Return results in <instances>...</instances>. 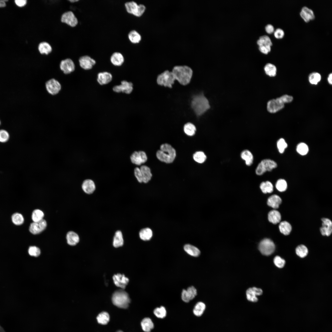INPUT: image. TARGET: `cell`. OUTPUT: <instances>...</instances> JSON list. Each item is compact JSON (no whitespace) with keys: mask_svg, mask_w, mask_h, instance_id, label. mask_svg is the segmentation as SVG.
I'll return each instance as SVG.
<instances>
[{"mask_svg":"<svg viewBox=\"0 0 332 332\" xmlns=\"http://www.w3.org/2000/svg\"><path fill=\"white\" fill-rule=\"evenodd\" d=\"M175 80L181 85H185L189 83L192 75V69L187 65H177L172 69Z\"/></svg>","mask_w":332,"mask_h":332,"instance_id":"obj_1","label":"cell"},{"mask_svg":"<svg viewBox=\"0 0 332 332\" xmlns=\"http://www.w3.org/2000/svg\"><path fill=\"white\" fill-rule=\"evenodd\" d=\"M191 106L195 113L198 116L203 114L210 108L208 100L203 93L193 97Z\"/></svg>","mask_w":332,"mask_h":332,"instance_id":"obj_2","label":"cell"},{"mask_svg":"<svg viewBox=\"0 0 332 332\" xmlns=\"http://www.w3.org/2000/svg\"><path fill=\"white\" fill-rule=\"evenodd\" d=\"M175 149L169 144H163L160 146V150L156 153L157 158L161 162L166 163L172 162L176 157Z\"/></svg>","mask_w":332,"mask_h":332,"instance_id":"obj_3","label":"cell"},{"mask_svg":"<svg viewBox=\"0 0 332 332\" xmlns=\"http://www.w3.org/2000/svg\"><path fill=\"white\" fill-rule=\"evenodd\" d=\"M130 300L128 294L122 289L116 291L112 297L113 303L117 306L121 308H127Z\"/></svg>","mask_w":332,"mask_h":332,"instance_id":"obj_4","label":"cell"},{"mask_svg":"<svg viewBox=\"0 0 332 332\" xmlns=\"http://www.w3.org/2000/svg\"><path fill=\"white\" fill-rule=\"evenodd\" d=\"M124 6L128 13L137 17L141 16L146 10V7L144 5L138 4L136 2L133 1L125 2Z\"/></svg>","mask_w":332,"mask_h":332,"instance_id":"obj_5","label":"cell"},{"mask_svg":"<svg viewBox=\"0 0 332 332\" xmlns=\"http://www.w3.org/2000/svg\"><path fill=\"white\" fill-rule=\"evenodd\" d=\"M277 165L274 161L270 159L262 160L258 164L255 170L256 174L261 176L267 171H271L277 167Z\"/></svg>","mask_w":332,"mask_h":332,"instance_id":"obj_6","label":"cell"},{"mask_svg":"<svg viewBox=\"0 0 332 332\" xmlns=\"http://www.w3.org/2000/svg\"><path fill=\"white\" fill-rule=\"evenodd\" d=\"M175 80L172 72L166 70L158 75L156 81L159 85L172 88Z\"/></svg>","mask_w":332,"mask_h":332,"instance_id":"obj_7","label":"cell"},{"mask_svg":"<svg viewBox=\"0 0 332 332\" xmlns=\"http://www.w3.org/2000/svg\"><path fill=\"white\" fill-rule=\"evenodd\" d=\"M259 249L263 255H269L274 251L275 246L272 240L270 239L266 238L263 239L259 243Z\"/></svg>","mask_w":332,"mask_h":332,"instance_id":"obj_8","label":"cell"},{"mask_svg":"<svg viewBox=\"0 0 332 332\" xmlns=\"http://www.w3.org/2000/svg\"><path fill=\"white\" fill-rule=\"evenodd\" d=\"M130 159L132 164L138 166L146 162L148 158L145 151L140 150L133 152L130 156Z\"/></svg>","mask_w":332,"mask_h":332,"instance_id":"obj_9","label":"cell"},{"mask_svg":"<svg viewBox=\"0 0 332 332\" xmlns=\"http://www.w3.org/2000/svg\"><path fill=\"white\" fill-rule=\"evenodd\" d=\"M282 97L269 101L267 104V109L271 113H275L281 110L285 104Z\"/></svg>","mask_w":332,"mask_h":332,"instance_id":"obj_10","label":"cell"},{"mask_svg":"<svg viewBox=\"0 0 332 332\" xmlns=\"http://www.w3.org/2000/svg\"><path fill=\"white\" fill-rule=\"evenodd\" d=\"M133 89L132 83L123 80L121 82L120 85L114 86L113 88V90L116 93H122L128 94L132 92Z\"/></svg>","mask_w":332,"mask_h":332,"instance_id":"obj_11","label":"cell"},{"mask_svg":"<svg viewBox=\"0 0 332 332\" xmlns=\"http://www.w3.org/2000/svg\"><path fill=\"white\" fill-rule=\"evenodd\" d=\"M45 86L48 93L53 95L58 93L61 89V85L60 83L53 78L47 81L45 83Z\"/></svg>","mask_w":332,"mask_h":332,"instance_id":"obj_12","label":"cell"},{"mask_svg":"<svg viewBox=\"0 0 332 332\" xmlns=\"http://www.w3.org/2000/svg\"><path fill=\"white\" fill-rule=\"evenodd\" d=\"M47 226L46 221L44 219L37 222H33L30 226L29 230L30 233L35 235L43 231Z\"/></svg>","mask_w":332,"mask_h":332,"instance_id":"obj_13","label":"cell"},{"mask_svg":"<svg viewBox=\"0 0 332 332\" xmlns=\"http://www.w3.org/2000/svg\"><path fill=\"white\" fill-rule=\"evenodd\" d=\"M79 62L81 67L85 70L92 69L96 64V61L88 55L80 57L79 59Z\"/></svg>","mask_w":332,"mask_h":332,"instance_id":"obj_14","label":"cell"},{"mask_svg":"<svg viewBox=\"0 0 332 332\" xmlns=\"http://www.w3.org/2000/svg\"><path fill=\"white\" fill-rule=\"evenodd\" d=\"M262 293L263 290L260 288L256 287L250 288L246 291L247 298L250 302H256L258 300L257 296L261 295Z\"/></svg>","mask_w":332,"mask_h":332,"instance_id":"obj_15","label":"cell"},{"mask_svg":"<svg viewBox=\"0 0 332 332\" xmlns=\"http://www.w3.org/2000/svg\"><path fill=\"white\" fill-rule=\"evenodd\" d=\"M61 21L72 27L75 26L78 23L77 18L71 11L64 13L61 16Z\"/></svg>","mask_w":332,"mask_h":332,"instance_id":"obj_16","label":"cell"},{"mask_svg":"<svg viewBox=\"0 0 332 332\" xmlns=\"http://www.w3.org/2000/svg\"><path fill=\"white\" fill-rule=\"evenodd\" d=\"M61 69L65 74H69L74 71L75 65L73 61L70 58L62 60L60 65Z\"/></svg>","mask_w":332,"mask_h":332,"instance_id":"obj_17","label":"cell"},{"mask_svg":"<svg viewBox=\"0 0 332 332\" xmlns=\"http://www.w3.org/2000/svg\"><path fill=\"white\" fill-rule=\"evenodd\" d=\"M197 294L196 289L193 286H191L188 287L186 290H183L181 293V298L184 302H188L193 299Z\"/></svg>","mask_w":332,"mask_h":332,"instance_id":"obj_18","label":"cell"},{"mask_svg":"<svg viewBox=\"0 0 332 332\" xmlns=\"http://www.w3.org/2000/svg\"><path fill=\"white\" fill-rule=\"evenodd\" d=\"M113 279L115 284L117 287L124 289L128 284L129 280L123 274H118L114 275Z\"/></svg>","mask_w":332,"mask_h":332,"instance_id":"obj_19","label":"cell"},{"mask_svg":"<svg viewBox=\"0 0 332 332\" xmlns=\"http://www.w3.org/2000/svg\"><path fill=\"white\" fill-rule=\"evenodd\" d=\"M322 226L320 228L322 235L327 236H330L332 232V223L329 219L326 218L322 219Z\"/></svg>","mask_w":332,"mask_h":332,"instance_id":"obj_20","label":"cell"},{"mask_svg":"<svg viewBox=\"0 0 332 332\" xmlns=\"http://www.w3.org/2000/svg\"><path fill=\"white\" fill-rule=\"evenodd\" d=\"M112 74L107 71L99 72L97 75V82L101 85L109 84L112 81Z\"/></svg>","mask_w":332,"mask_h":332,"instance_id":"obj_21","label":"cell"},{"mask_svg":"<svg viewBox=\"0 0 332 332\" xmlns=\"http://www.w3.org/2000/svg\"><path fill=\"white\" fill-rule=\"evenodd\" d=\"M110 60L111 63L114 66H120L124 63V58L121 53L119 52H115L111 55Z\"/></svg>","mask_w":332,"mask_h":332,"instance_id":"obj_22","label":"cell"},{"mask_svg":"<svg viewBox=\"0 0 332 332\" xmlns=\"http://www.w3.org/2000/svg\"><path fill=\"white\" fill-rule=\"evenodd\" d=\"M300 14L304 21L306 22L314 19L315 17L313 10L306 6L302 8Z\"/></svg>","mask_w":332,"mask_h":332,"instance_id":"obj_23","label":"cell"},{"mask_svg":"<svg viewBox=\"0 0 332 332\" xmlns=\"http://www.w3.org/2000/svg\"><path fill=\"white\" fill-rule=\"evenodd\" d=\"M81 187L83 191L87 194H91L93 193L96 187L93 180L89 179H85L83 181Z\"/></svg>","mask_w":332,"mask_h":332,"instance_id":"obj_24","label":"cell"},{"mask_svg":"<svg viewBox=\"0 0 332 332\" xmlns=\"http://www.w3.org/2000/svg\"><path fill=\"white\" fill-rule=\"evenodd\" d=\"M142 177V182L147 183L151 180L152 177L150 168L145 165H142L140 167Z\"/></svg>","mask_w":332,"mask_h":332,"instance_id":"obj_25","label":"cell"},{"mask_svg":"<svg viewBox=\"0 0 332 332\" xmlns=\"http://www.w3.org/2000/svg\"><path fill=\"white\" fill-rule=\"evenodd\" d=\"M240 155L241 158L245 161L246 165L249 166L252 165L254 161V156L250 150L248 149L243 150Z\"/></svg>","mask_w":332,"mask_h":332,"instance_id":"obj_26","label":"cell"},{"mask_svg":"<svg viewBox=\"0 0 332 332\" xmlns=\"http://www.w3.org/2000/svg\"><path fill=\"white\" fill-rule=\"evenodd\" d=\"M281 202L282 200L279 196L276 195H273L268 198L267 204L272 208L276 209L279 208Z\"/></svg>","mask_w":332,"mask_h":332,"instance_id":"obj_27","label":"cell"},{"mask_svg":"<svg viewBox=\"0 0 332 332\" xmlns=\"http://www.w3.org/2000/svg\"><path fill=\"white\" fill-rule=\"evenodd\" d=\"M128 38L131 43L136 44L140 42L142 37L140 34L137 31L133 30L130 31L128 33Z\"/></svg>","mask_w":332,"mask_h":332,"instance_id":"obj_28","label":"cell"},{"mask_svg":"<svg viewBox=\"0 0 332 332\" xmlns=\"http://www.w3.org/2000/svg\"><path fill=\"white\" fill-rule=\"evenodd\" d=\"M268 219L271 223L276 224L280 222L281 219V215L279 212L275 210L270 211L268 214Z\"/></svg>","mask_w":332,"mask_h":332,"instance_id":"obj_29","label":"cell"},{"mask_svg":"<svg viewBox=\"0 0 332 332\" xmlns=\"http://www.w3.org/2000/svg\"><path fill=\"white\" fill-rule=\"evenodd\" d=\"M66 239L68 244L71 246L75 245L79 241L78 235L73 231L68 232L66 235Z\"/></svg>","mask_w":332,"mask_h":332,"instance_id":"obj_30","label":"cell"},{"mask_svg":"<svg viewBox=\"0 0 332 332\" xmlns=\"http://www.w3.org/2000/svg\"><path fill=\"white\" fill-rule=\"evenodd\" d=\"M184 249L186 253L192 256H198L200 254V250L197 247L190 244L185 245Z\"/></svg>","mask_w":332,"mask_h":332,"instance_id":"obj_31","label":"cell"},{"mask_svg":"<svg viewBox=\"0 0 332 332\" xmlns=\"http://www.w3.org/2000/svg\"><path fill=\"white\" fill-rule=\"evenodd\" d=\"M124 243L122 233L120 231H117L114 237L113 244L116 248L122 246Z\"/></svg>","mask_w":332,"mask_h":332,"instance_id":"obj_32","label":"cell"},{"mask_svg":"<svg viewBox=\"0 0 332 332\" xmlns=\"http://www.w3.org/2000/svg\"><path fill=\"white\" fill-rule=\"evenodd\" d=\"M141 324L143 330L145 332H150L154 327L152 322L148 318H144L141 321Z\"/></svg>","mask_w":332,"mask_h":332,"instance_id":"obj_33","label":"cell"},{"mask_svg":"<svg viewBox=\"0 0 332 332\" xmlns=\"http://www.w3.org/2000/svg\"><path fill=\"white\" fill-rule=\"evenodd\" d=\"M264 69L265 73L271 77H275L276 75L277 68L274 64L271 63H267L264 66Z\"/></svg>","mask_w":332,"mask_h":332,"instance_id":"obj_34","label":"cell"},{"mask_svg":"<svg viewBox=\"0 0 332 332\" xmlns=\"http://www.w3.org/2000/svg\"><path fill=\"white\" fill-rule=\"evenodd\" d=\"M279 228L281 232L285 235H289L292 229L290 224L286 221L281 222L279 225Z\"/></svg>","mask_w":332,"mask_h":332,"instance_id":"obj_35","label":"cell"},{"mask_svg":"<svg viewBox=\"0 0 332 332\" xmlns=\"http://www.w3.org/2000/svg\"><path fill=\"white\" fill-rule=\"evenodd\" d=\"M152 236V230L149 228H146L141 229L139 232L140 238L144 241L149 240Z\"/></svg>","mask_w":332,"mask_h":332,"instance_id":"obj_36","label":"cell"},{"mask_svg":"<svg viewBox=\"0 0 332 332\" xmlns=\"http://www.w3.org/2000/svg\"><path fill=\"white\" fill-rule=\"evenodd\" d=\"M206 305L203 302H199L195 306L193 310L194 314L197 316H200L204 313Z\"/></svg>","mask_w":332,"mask_h":332,"instance_id":"obj_37","label":"cell"},{"mask_svg":"<svg viewBox=\"0 0 332 332\" xmlns=\"http://www.w3.org/2000/svg\"><path fill=\"white\" fill-rule=\"evenodd\" d=\"M11 219L13 223L17 226L22 225L24 221L23 215L18 212L13 214L11 216Z\"/></svg>","mask_w":332,"mask_h":332,"instance_id":"obj_38","label":"cell"},{"mask_svg":"<svg viewBox=\"0 0 332 332\" xmlns=\"http://www.w3.org/2000/svg\"><path fill=\"white\" fill-rule=\"evenodd\" d=\"M262 191L264 193H271L273 191V186L270 181H267L262 182L260 185Z\"/></svg>","mask_w":332,"mask_h":332,"instance_id":"obj_39","label":"cell"},{"mask_svg":"<svg viewBox=\"0 0 332 332\" xmlns=\"http://www.w3.org/2000/svg\"><path fill=\"white\" fill-rule=\"evenodd\" d=\"M38 49L41 53H45L46 54L50 53L52 50L51 45L46 42H43L40 43L38 45Z\"/></svg>","mask_w":332,"mask_h":332,"instance_id":"obj_40","label":"cell"},{"mask_svg":"<svg viewBox=\"0 0 332 332\" xmlns=\"http://www.w3.org/2000/svg\"><path fill=\"white\" fill-rule=\"evenodd\" d=\"M184 131L186 135L191 136L195 134L196 128L193 124L188 122L184 124Z\"/></svg>","mask_w":332,"mask_h":332,"instance_id":"obj_41","label":"cell"},{"mask_svg":"<svg viewBox=\"0 0 332 332\" xmlns=\"http://www.w3.org/2000/svg\"><path fill=\"white\" fill-rule=\"evenodd\" d=\"M193 157L196 162L200 164L204 163L207 159V156L204 153L201 151L196 152L193 155Z\"/></svg>","mask_w":332,"mask_h":332,"instance_id":"obj_42","label":"cell"},{"mask_svg":"<svg viewBox=\"0 0 332 332\" xmlns=\"http://www.w3.org/2000/svg\"><path fill=\"white\" fill-rule=\"evenodd\" d=\"M98 323L102 325L107 324L109 320V316L108 313L103 312L99 314L97 318Z\"/></svg>","mask_w":332,"mask_h":332,"instance_id":"obj_43","label":"cell"},{"mask_svg":"<svg viewBox=\"0 0 332 332\" xmlns=\"http://www.w3.org/2000/svg\"><path fill=\"white\" fill-rule=\"evenodd\" d=\"M321 75L320 73L314 72L310 73L309 76L308 80L310 83L312 85H317L320 81Z\"/></svg>","mask_w":332,"mask_h":332,"instance_id":"obj_44","label":"cell"},{"mask_svg":"<svg viewBox=\"0 0 332 332\" xmlns=\"http://www.w3.org/2000/svg\"><path fill=\"white\" fill-rule=\"evenodd\" d=\"M44 216V214L42 211L36 209L33 211L31 217L33 222H37L43 219Z\"/></svg>","mask_w":332,"mask_h":332,"instance_id":"obj_45","label":"cell"},{"mask_svg":"<svg viewBox=\"0 0 332 332\" xmlns=\"http://www.w3.org/2000/svg\"><path fill=\"white\" fill-rule=\"evenodd\" d=\"M257 43L259 46L262 45H269L271 46L272 45L270 38L266 35L260 36L257 41Z\"/></svg>","mask_w":332,"mask_h":332,"instance_id":"obj_46","label":"cell"},{"mask_svg":"<svg viewBox=\"0 0 332 332\" xmlns=\"http://www.w3.org/2000/svg\"><path fill=\"white\" fill-rule=\"evenodd\" d=\"M297 255L301 258L306 256L308 253V250L306 247L303 245L298 246L296 249Z\"/></svg>","mask_w":332,"mask_h":332,"instance_id":"obj_47","label":"cell"},{"mask_svg":"<svg viewBox=\"0 0 332 332\" xmlns=\"http://www.w3.org/2000/svg\"><path fill=\"white\" fill-rule=\"evenodd\" d=\"M309 149L308 146L305 143H301L299 144L296 147V151L297 152L302 155H305L306 154L308 151Z\"/></svg>","mask_w":332,"mask_h":332,"instance_id":"obj_48","label":"cell"},{"mask_svg":"<svg viewBox=\"0 0 332 332\" xmlns=\"http://www.w3.org/2000/svg\"><path fill=\"white\" fill-rule=\"evenodd\" d=\"M155 315L159 318H163L166 315V311L164 307L161 306L160 307L156 308L154 311Z\"/></svg>","mask_w":332,"mask_h":332,"instance_id":"obj_49","label":"cell"},{"mask_svg":"<svg viewBox=\"0 0 332 332\" xmlns=\"http://www.w3.org/2000/svg\"><path fill=\"white\" fill-rule=\"evenodd\" d=\"M275 186L277 189L281 192L285 191L287 187V184L286 181L283 179L278 180L276 183Z\"/></svg>","mask_w":332,"mask_h":332,"instance_id":"obj_50","label":"cell"},{"mask_svg":"<svg viewBox=\"0 0 332 332\" xmlns=\"http://www.w3.org/2000/svg\"><path fill=\"white\" fill-rule=\"evenodd\" d=\"M10 137V134L6 130L3 129L0 130V142H6L9 140Z\"/></svg>","mask_w":332,"mask_h":332,"instance_id":"obj_51","label":"cell"},{"mask_svg":"<svg viewBox=\"0 0 332 332\" xmlns=\"http://www.w3.org/2000/svg\"><path fill=\"white\" fill-rule=\"evenodd\" d=\"M277 146L279 152L283 153L287 147V144L283 138H280L277 142Z\"/></svg>","mask_w":332,"mask_h":332,"instance_id":"obj_52","label":"cell"},{"mask_svg":"<svg viewBox=\"0 0 332 332\" xmlns=\"http://www.w3.org/2000/svg\"><path fill=\"white\" fill-rule=\"evenodd\" d=\"M28 251L30 255L34 257L39 256L41 253V251L39 248L35 246L30 247L29 248Z\"/></svg>","mask_w":332,"mask_h":332,"instance_id":"obj_53","label":"cell"},{"mask_svg":"<svg viewBox=\"0 0 332 332\" xmlns=\"http://www.w3.org/2000/svg\"><path fill=\"white\" fill-rule=\"evenodd\" d=\"M134 175L136 180L139 183H143L142 173L140 168L138 166H136L134 168Z\"/></svg>","mask_w":332,"mask_h":332,"instance_id":"obj_54","label":"cell"},{"mask_svg":"<svg viewBox=\"0 0 332 332\" xmlns=\"http://www.w3.org/2000/svg\"><path fill=\"white\" fill-rule=\"evenodd\" d=\"M274 262L275 266L279 268H283L285 263V260L279 256L274 258Z\"/></svg>","mask_w":332,"mask_h":332,"instance_id":"obj_55","label":"cell"},{"mask_svg":"<svg viewBox=\"0 0 332 332\" xmlns=\"http://www.w3.org/2000/svg\"><path fill=\"white\" fill-rule=\"evenodd\" d=\"M274 35L277 39H281L283 38L284 35L283 30L281 28L276 29L274 32Z\"/></svg>","mask_w":332,"mask_h":332,"instance_id":"obj_56","label":"cell"},{"mask_svg":"<svg viewBox=\"0 0 332 332\" xmlns=\"http://www.w3.org/2000/svg\"><path fill=\"white\" fill-rule=\"evenodd\" d=\"M259 49L262 53L267 54L271 50V46L269 45H262L259 46Z\"/></svg>","mask_w":332,"mask_h":332,"instance_id":"obj_57","label":"cell"},{"mask_svg":"<svg viewBox=\"0 0 332 332\" xmlns=\"http://www.w3.org/2000/svg\"><path fill=\"white\" fill-rule=\"evenodd\" d=\"M265 29L266 32L269 34H272L274 31V28L271 24H267L265 27Z\"/></svg>","mask_w":332,"mask_h":332,"instance_id":"obj_58","label":"cell"},{"mask_svg":"<svg viewBox=\"0 0 332 332\" xmlns=\"http://www.w3.org/2000/svg\"><path fill=\"white\" fill-rule=\"evenodd\" d=\"M16 4L19 7H22L24 6L26 3V0H16L15 1Z\"/></svg>","mask_w":332,"mask_h":332,"instance_id":"obj_59","label":"cell"},{"mask_svg":"<svg viewBox=\"0 0 332 332\" xmlns=\"http://www.w3.org/2000/svg\"><path fill=\"white\" fill-rule=\"evenodd\" d=\"M327 81L329 83L330 85L332 84V73H330L327 78Z\"/></svg>","mask_w":332,"mask_h":332,"instance_id":"obj_60","label":"cell"},{"mask_svg":"<svg viewBox=\"0 0 332 332\" xmlns=\"http://www.w3.org/2000/svg\"><path fill=\"white\" fill-rule=\"evenodd\" d=\"M7 1V0H0V7H5L6 6L5 2Z\"/></svg>","mask_w":332,"mask_h":332,"instance_id":"obj_61","label":"cell"},{"mask_svg":"<svg viewBox=\"0 0 332 332\" xmlns=\"http://www.w3.org/2000/svg\"><path fill=\"white\" fill-rule=\"evenodd\" d=\"M78 1V0H69V1H70V2H77V1Z\"/></svg>","mask_w":332,"mask_h":332,"instance_id":"obj_62","label":"cell"},{"mask_svg":"<svg viewBox=\"0 0 332 332\" xmlns=\"http://www.w3.org/2000/svg\"><path fill=\"white\" fill-rule=\"evenodd\" d=\"M1 124V121L0 120V125Z\"/></svg>","mask_w":332,"mask_h":332,"instance_id":"obj_63","label":"cell"}]
</instances>
